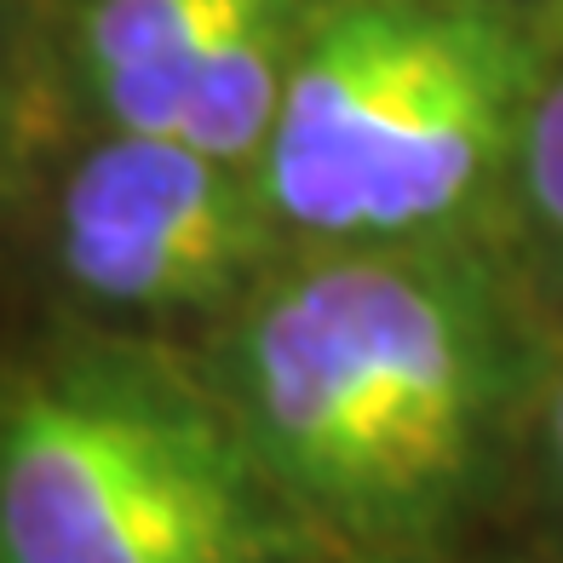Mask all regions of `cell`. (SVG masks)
Wrapping results in <instances>:
<instances>
[{"mask_svg": "<svg viewBox=\"0 0 563 563\" xmlns=\"http://www.w3.org/2000/svg\"><path fill=\"white\" fill-rule=\"evenodd\" d=\"M317 529L208 374L92 356L0 426V563H299Z\"/></svg>", "mask_w": 563, "mask_h": 563, "instance_id": "3957f363", "label": "cell"}, {"mask_svg": "<svg viewBox=\"0 0 563 563\" xmlns=\"http://www.w3.org/2000/svg\"><path fill=\"white\" fill-rule=\"evenodd\" d=\"M558 322L500 236L299 247L208 379L317 534L415 563L534 472Z\"/></svg>", "mask_w": 563, "mask_h": 563, "instance_id": "6da1fadb", "label": "cell"}, {"mask_svg": "<svg viewBox=\"0 0 563 563\" xmlns=\"http://www.w3.org/2000/svg\"><path fill=\"white\" fill-rule=\"evenodd\" d=\"M506 247L563 311V18L547 23V64L523 110L506 196Z\"/></svg>", "mask_w": 563, "mask_h": 563, "instance_id": "8992f818", "label": "cell"}, {"mask_svg": "<svg viewBox=\"0 0 563 563\" xmlns=\"http://www.w3.org/2000/svg\"><path fill=\"white\" fill-rule=\"evenodd\" d=\"M534 472L547 477V489L563 506V322H558V356H552V374H547L541 420H534Z\"/></svg>", "mask_w": 563, "mask_h": 563, "instance_id": "52a82bcc", "label": "cell"}, {"mask_svg": "<svg viewBox=\"0 0 563 563\" xmlns=\"http://www.w3.org/2000/svg\"><path fill=\"white\" fill-rule=\"evenodd\" d=\"M547 23L506 0H317L260 185L294 247L506 242Z\"/></svg>", "mask_w": 563, "mask_h": 563, "instance_id": "7a4b0ae2", "label": "cell"}, {"mask_svg": "<svg viewBox=\"0 0 563 563\" xmlns=\"http://www.w3.org/2000/svg\"><path fill=\"white\" fill-rule=\"evenodd\" d=\"M356 563H397V558H356Z\"/></svg>", "mask_w": 563, "mask_h": 563, "instance_id": "ba28073f", "label": "cell"}, {"mask_svg": "<svg viewBox=\"0 0 563 563\" xmlns=\"http://www.w3.org/2000/svg\"><path fill=\"white\" fill-rule=\"evenodd\" d=\"M64 271L81 294L139 317H230L288 260L260 173L185 139L110 133L58 208Z\"/></svg>", "mask_w": 563, "mask_h": 563, "instance_id": "277c9868", "label": "cell"}, {"mask_svg": "<svg viewBox=\"0 0 563 563\" xmlns=\"http://www.w3.org/2000/svg\"><path fill=\"white\" fill-rule=\"evenodd\" d=\"M288 7L305 0H92L81 46L110 133L173 139L208 69Z\"/></svg>", "mask_w": 563, "mask_h": 563, "instance_id": "5b68a950", "label": "cell"}]
</instances>
